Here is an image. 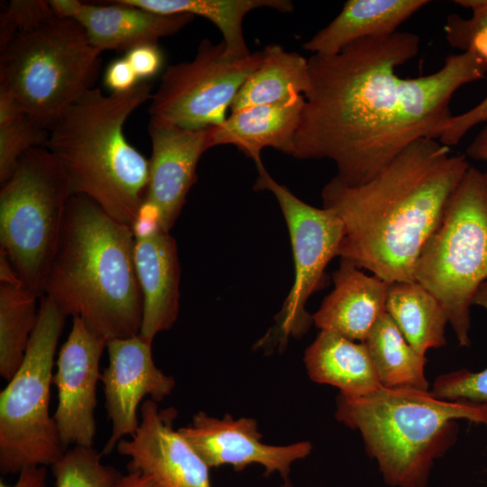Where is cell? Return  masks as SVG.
<instances>
[{
  "label": "cell",
  "mask_w": 487,
  "mask_h": 487,
  "mask_svg": "<svg viewBox=\"0 0 487 487\" xmlns=\"http://www.w3.org/2000/svg\"><path fill=\"white\" fill-rule=\"evenodd\" d=\"M419 47L416 33L398 31L354 41L333 55L312 54L291 156L328 159L336 176L354 187L375 177L413 142L438 140L453 116L454 94L484 78L487 61L468 50L449 55L434 73L400 78L397 69Z\"/></svg>",
  "instance_id": "1"
},
{
  "label": "cell",
  "mask_w": 487,
  "mask_h": 487,
  "mask_svg": "<svg viewBox=\"0 0 487 487\" xmlns=\"http://www.w3.org/2000/svg\"><path fill=\"white\" fill-rule=\"evenodd\" d=\"M469 168L465 155L423 138L363 185L332 178L321 198L343 222L338 256L389 284L416 281L418 257Z\"/></svg>",
  "instance_id": "2"
},
{
  "label": "cell",
  "mask_w": 487,
  "mask_h": 487,
  "mask_svg": "<svg viewBox=\"0 0 487 487\" xmlns=\"http://www.w3.org/2000/svg\"><path fill=\"white\" fill-rule=\"evenodd\" d=\"M132 227L83 195L69 199L43 294L106 339L138 335L142 295Z\"/></svg>",
  "instance_id": "3"
},
{
  "label": "cell",
  "mask_w": 487,
  "mask_h": 487,
  "mask_svg": "<svg viewBox=\"0 0 487 487\" xmlns=\"http://www.w3.org/2000/svg\"><path fill=\"white\" fill-rule=\"evenodd\" d=\"M152 96L147 82L109 95L94 87L54 122L45 146L63 168L74 195L90 198L131 227L146 198L149 160L128 142L124 124Z\"/></svg>",
  "instance_id": "4"
},
{
  "label": "cell",
  "mask_w": 487,
  "mask_h": 487,
  "mask_svg": "<svg viewBox=\"0 0 487 487\" xmlns=\"http://www.w3.org/2000/svg\"><path fill=\"white\" fill-rule=\"evenodd\" d=\"M335 418L360 432L388 485L426 487L435 460L455 441V420L487 426V406L381 386L363 396L339 393Z\"/></svg>",
  "instance_id": "5"
},
{
  "label": "cell",
  "mask_w": 487,
  "mask_h": 487,
  "mask_svg": "<svg viewBox=\"0 0 487 487\" xmlns=\"http://www.w3.org/2000/svg\"><path fill=\"white\" fill-rule=\"evenodd\" d=\"M101 53L78 23L55 14L0 49V93L49 131L94 88Z\"/></svg>",
  "instance_id": "6"
},
{
  "label": "cell",
  "mask_w": 487,
  "mask_h": 487,
  "mask_svg": "<svg viewBox=\"0 0 487 487\" xmlns=\"http://www.w3.org/2000/svg\"><path fill=\"white\" fill-rule=\"evenodd\" d=\"M415 280L444 307L460 346H469L471 306L487 280V172L470 166L416 264Z\"/></svg>",
  "instance_id": "7"
},
{
  "label": "cell",
  "mask_w": 487,
  "mask_h": 487,
  "mask_svg": "<svg viewBox=\"0 0 487 487\" xmlns=\"http://www.w3.org/2000/svg\"><path fill=\"white\" fill-rule=\"evenodd\" d=\"M0 190V244L23 284L38 296L59 244L69 180L46 147H33L20 159Z\"/></svg>",
  "instance_id": "8"
},
{
  "label": "cell",
  "mask_w": 487,
  "mask_h": 487,
  "mask_svg": "<svg viewBox=\"0 0 487 487\" xmlns=\"http://www.w3.org/2000/svg\"><path fill=\"white\" fill-rule=\"evenodd\" d=\"M67 316L41 298L23 360L0 392V472L51 465L66 451L50 415L54 355Z\"/></svg>",
  "instance_id": "9"
},
{
  "label": "cell",
  "mask_w": 487,
  "mask_h": 487,
  "mask_svg": "<svg viewBox=\"0 0 487 487\" xmlns=\"http://www.w3.org/2000/svg\"><path fill=\"white\" fill-rule=\"evenodd\" d=\"M255 164L258 177L254 188L274 195L288 225L293 253L295 277L291 289L275 317V325L256 345L258 348L279 349L285 347L290 336L303 335L313 322L306 303L323 286L328 262L338 256L344 225L335 211L303 202L276 182L262 161Z\"/></svg>",
  "instance_id": "10"
},
{
  "label": "cell",
  "mask_w": 487,
  "mask_h": 487,
  "mask_svg": "<svg viewBox=\"0 0 487 487\" xmlns=\"http://www.w3.org/2000/svg\"><path fill=\"white\" fill-rule=\"evenodd\" d=\"M262 51L242 58L225 54L224 41H200L195 58L166 68L149 113L186 129L221 124L239 89L262 60Z\"/></svg>",
  "instance_id": "11"
},
{
  "label": "cell",
  "mask_w": 487,
  "mask_h": 487,
  "mask_svg": "<svg viewBox=\"0 0 487 487\" xmlns=\"http://www.w3.org/2000/svg\"><path fill=\"white\" fill-rule=\"evenodd\" d=\"M105 348L106 340L91 332L79 317H73L52 376L58 391L52 417L65 450L69 446L93 447L96 386L101 380L99 363Z\"/></svg>",
  "instance_id": "12"
},
{
  "label": "cell",
  "mask_w": 487,
  "mask_h": 487,
  "mask_svg": "<svg viewBox=\"0 0 487 487\" xmlns=\"http://www.w3.org/2000/svg\"><path fill=\"white\" fill-rule=\"evenodd\" d=\"M108 365L103 370L105 408L112 423L102 455L110 454L120 440L138 429V407L144 397L157 403L170 395L175 381L155 365L152 345L139 335L106 341Z\"/></svg>",
  "instance_id": "13"
},
{
  "label": "cell",
  "mask_w": 487,
  "mask_h": 487,
  "mask_svg": "<svg viewBox=\"0 0 487 487\" xmlns=\"http://www.w3.org/2000/svg\"><path fill=\"white\" fill-rule=\"evenodd\" d=\"M140 410L137 431L115 447L129 458L127 471L150 475L162 487H212L209 466L173 427L177 410H160L151 399Z\"/></svg>",
  "instance_id": "14"
},
{
  "label": "cell",
  "mask_w": 487,
  "mask_h": 487,
  "mask_svg": "<svg viewBox=\"0 0 487 487\" xmlns=\"http://www.w3.org/2000/svg\"><path fill=\"white\" fill-rule=\"evenodd\" d=\"M209 468L230 464L244 470L253 464L265 468V475L279 473L287 479L291 464L309 455L308 441L288 446L262 443V435L254 418L234 419L230 415L217 418L198 411L192 422L178 429Z\"/></svg>",
  "instance_id": "15"
},
{
  "label": "cell",
  "mask_w": 487,
  "mask_h": 487,
  "mask_svg": "<svg viewBox=\"0 0 487 487\" xmlns=\"http://www.w3.org/2000/svg\"><path fill=\"white\" fill-rule=\"evenodd\" d=\"M210 129H186L155 117L149 120L152 156L144 202L157 210L161 227L166 232L177 220L197 180L201 155L211 148Z\"/></svg>",
  "instance_id": "16"
},
{
  "label": "cell",
  "mask_w": 487,
  "mask_h": 487,
  "mask_svg": "<svg viewBox=\"0 0 487 487\" xmlns=\"http://www.w3.org/2000/svg\"><path fill=\"white\" fill-rule=\"evenodd\" d=\"M49 2L57 15L78 23L100 51H127L139 45L157 44L159 39L178 32L194 18L189 14H161L120 0L105 5L78 0Z\"/></svg>",
  "instance_id": "17"
},
{
  "label": "cell",
  "mask_w": 487,
  "mask_h": 487,
  "mask_svg": "<svg viewBox=\"0 0 487 487\" xmlns=\"http://www.w3.org/2000/svg\"><path fill=\"white\" fill-rule=\"evenodd\" d=\"M134 264L142 295V321L139 335L152 345L160 332L177 320L180 268L174 238L161 228L135 237Z\"/></svg>",
  "instance_id": "18"
},
{
  "label": "cell",
  "mask_w": 487,
  "mask_h": 487,
  "mask_svg": "<svg viewBox=\"0 0 487 487\" xmlns=\"http://www.w3.org/2000/svg\"><path fill=\"white\" fill-rule=\"evenodd\" d=\"M333 281L334 289L312 316L313 322L320 330L363 343L386 312L390 284L345 259L333 273Z\"/></svg>",
  "instance_id": "19"
},
{
  "label": "cell",
  "mask_w": 487,
  "mask_h": 487,
  "mask_svg": "<svg viewBox=\"0 0 487 487\" xmlns=\"http://www.w3.org/2000/svg\"><path fill=\"white\" fill-rule=\"evenodd\" d=\"M305 105L304 96L242 108L210 129L211 147L232 144L255 163L261 152L274 148L292 155L294 140Z\"/></svg>",
  "instance_id": "20"
},
{
  "label": "cell",
  "mask_w": 487,
  "mask_h": 487,
  "mask_svg": "<svg viewBox=\"0 0 487 487\" xmlns=\"http://www.w3.org/2000/svg\"><path fill=\"white\" fill-rule=\"evenodd\" d=\"M427 0H349L341 12L303 44V49L319 55H333L350 43L391 35Z\"/></svg>",
  "instance_id": "21"
},
{
  "label": "cell",
  "mask_w": 487,
  "mask_h": 487,
  "mask_svg": "<svg viewBox=\"0 0 487 487\" xmlns=\"http://www.w3.org/2000/svg\"><path fill=\"white\" fill-rule=\"evenodd\" d=\"M304 363L313 381L335 386L347 396H363L381 386L364 343L332 331H320L307 348Z\"/></svg>",
  "instance_id": "22"
},
{
  "label": "cell",
  "mask_w": 487,
  "mask_h": 487,
  "mask_svg": "<svg viewBox=\"0 0 487 487\" xmlns=\"http://www.w3.org/2000/svg\"><path fill=\"white\" fill-rule=\"evenodd\" d=\"M386 312L407 342L419 354L446 344V312L439 300L418 281L389 285Z\"/></svg>",
  "instance_id": "23"
},
{
  "label": "cell",
  "mask_w": 487,
  "mask_h": 487,
  "mask_svg": "<svg viewBox=\"0 0 487 487\" xmlns=\"http://www.w3.org/2000/svg\"><path fill=\"white\" fill-rule=\"evenodd\" d=\"M260 65L247 78L235 96L230 111L276 103L304 96L309 88L308 60L278 44L262 50Z\"/></svg>",
  "instance_id": "24"
},
{
  "label": "cell",
  "mask_w": 487,
  "mask_h": 487,
  "mask_svg": "<svg viewBox=\"0 0 487 487\" xmlns=\"http://www.w3.org/2000/svg\"><path fill=\"white\" fill-rule=\"evenodd\" d=\"M124 4L161 14H189L208 19L220 31L230 58L249 55L243 32L244 16L257 8H271L282 13L293 11L289 0H120Z\"/></svg>",
  "instance_id": "25"
},
{
  "label": "cell",
  "mask_w": 487,
  "mask_h": 487,
  "mask_svg": "<svg viewBox=\"0 0 487 487\" xmlns=\"http://www.w3.org/2000/svg\"><path fill=\"white\" fill-rule=\"evenodd\" d=\"M381 386L428 391L426 355L419 354L405 339L385 312L363 342Z\"/></svg>",
  "instance_id": "26"
},
{
  "label": "cell",
  "mask_w": 487,
  "mask_h": 487,
  "mask_svg": "<svg viewBox=\"0 0 487 487\" xmlns=\"http://www.w3.org/2000/svg\"><path fill=\"white\" fill-rule=\"evenodd\" d=\"M38 297L23 285H0V375L6 381L23 363L38 319Z\"/></svg>",
  "instance_id": "27"
},
{
  "label": "cell",
  "mask_w": 487,
  "mask_h": 487,
  "mask_svg": "<svg viewBox=\"0 0 487 487\" xmlns=\"http://www.w3.org/2000/svg\"><path fill=\"white\" fill-rule=\"evenodd\" d=\"M49 131L0 93V183H5L22 156L33 147H45Z\"/></svg>",
  "instance_id": "28"
},
{
  "label": "cell",
  "mask_w": 487,
  "mask_h": 487,
  "mask_svg": "<svg viewBox=\"0 0 487 487\" xmlns=\"http://www.w3.org/2000/svg\"><path fill=\"white\" fill-rule=\"evenodd\" d=\"M93 447L73 446L51 465L55 487H115L121 473Z\"/></svg>",
  "instance_id": "29"
},
{
  "label": "cell",
  "mask_w": 487,
  "mask_h": 487,
  "mask_svg": "<svg viewBox=\"0 0 487 487\" xmlns=\"http://www.w3.org/2000/svg\"><path fill=\"white\" fill-rule=\"evenodd\" d=\"M473 305L487 310V280L476 290ZM447 400H467L487 406V368L473 372L461 369L436 377L431 391Z\"/></svg>",
  "instance_id": "30"
},
{
  "label": "cell",
  "mask_w": 487,
  "mask_h": 487,
  "mask_svg": "<svg viewBox=\"0 0 487 487\" xmlns=\"http://www.w3.org/2000/svg\"><path fill=\"white\" fill-rule=\"evenodd\" d=\"M455 3L470 8L473 14L468 19L457 14L447 17L445 26L447 41L463 51L472 50L487 61V0H461Z\"/></svg>",
  "instance_id": "31"
},
{
  "label": "cell",
  "mask_w": 487,
  "mask_h": 487,
  "mask_svg": "<svg viewBox=\"0 0 487 487\" xmlns=\"http://www.w3.org/2000/svg\"><path fill=\"white\" fill-rule=\"evenodd\" d=\"M55 14L49 1L12 0L5 4L0 14V49L16 34L36 27Z\"/></svg>",
  "instance_id": "32"
},
{
  "label": "cell",
  "mask_w": 487,
  "mask_h": 487,
  "mask_svg": "<svg viewBox=\"0 0 487 487\" xmlns=\"http://www.w3.org/2000/svg\"><path fill=\"white\" fill-rule=\"evenodd\" d=\"M485 121H487V96L469 111L453 115L447 122L438 141L448 147L455 145L470 129Z\"/></svg>",
  "instance_id": "33"
},
{
  "label": "cell",
  "mask_w": 487,
  "mask_h": 487,
  "mask_svg": "<svg viewBox=\"0 0 487 487\" xmlns=\"http://www.w3.org/2000/svg\"><path fill=\"white\" fill-rule=\"evenodd\" d=\"M125 60L129 62L141 82L155 77L163 66V54L157 44H143L126 51Z\"/></svg>",
  "instance_id": "34"
},
{
  "label": "cell",
  "mask_w": 487,
  "mask_h": 487,
  "mask_svg": "<svg viewBox=\"0 0 487 487\" xmlns=\"http://www.w3.org/2000/svg\"><path fill=\"white\" fill-rule=\"evenodd\" d=\"M104 81L111 93L127 92L142 83L124 57L114 60L108 64Z\"/></svg>",
  "instance_id": "35"
},
{
  "label": "cell",
  "mask_w": 487,
  "mask_h": 487,
  "mask_svg": "<svg viewBox=\"0 0 487 487\" xmlns=\"http://www.w3.org/2000/svg\"><path fill=\"white\" fill-rule=\"evenodd\" d=\"M48 471L46 466L37 465L23 469L16 482L9 485L3 479L0 487H47Z\"/></svg>",
  "instance_id": "36"
},
{
  "label": "cell",
  "mask_w": 487,
  "mask_h": 487,
  "mask_svg": "<svg viewBox=\"0 0 487 487\" xmlns=\"http://www.w3.org/2000/svg\"><path fill=\"white\" fill-rule=\"evenodd\" d=\"M115 487H162L154 478L139 472L122 474Z\"/></svg>",
  "instance_id": "37"
},
{
  "label": "cell",
  "mask_w": 487,
  "mask_h": 487,
  "mask_svg": "<svg viewBox=\"0 0 487 487\" xmlns=\"http://www.w3.org/2000/svg\"><path fill=\"white\" fill-rule=\"evenodd\" d=\"M0 280L1 283L14 286L23 285L7 256L2 251H0Z\"/></svg>",
  "instance_id": "38"
},
{
  "label": "cell",
  "mask_w": 487,
  "mask_h": 487,
  "mask_svg": "<svg viewBox=\"0 0 487 487\" xmlns=\"http://www.w3.org/2000/svg\"><path fill=\"white\" fill-rule=\"evenodd\" d=\"M466 153L472 159L487 162V137L479 133L468 146Z\"/></svg>",
  "instance_id": "39"
},
{
  "label": "cell",
  "mask_w": 487,
  "mask_h": 487,
  "mask_svg": "<svg viewBox=\"0 0 487 487\" xmlns=\"http://www.w3.org/2000/svg\"><path fill=\"white\" fill-rule=\"evenodd\" d=\"M280 487H293V486L288 479H285V482Z\"/></svg>",
  "instance_id": "40"
},
{
  "label": "cell",
  "mask_w": 487,
  "mask_h": 487,
  "mask_svg": "<svg viewBox=\"0 0 487 487\" xmlns=\"http://www.w3.org/2000/svg\"><path fill=\"white\" fill-rule=\"evenodd\" d=\"M481 135L487 137V127H485L481 133Z\"/></svg>",
  "instance_id": "41"
}]
</instances>
